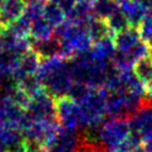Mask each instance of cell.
I'll return each instance as SVG.
<instances>
[{"label": "cell", "instance_id": "obj_1", "mask_svg": "<svg viewBox=\"0 0 152 152\" xmlns=\"http://www.w3.org/2000/svg\"><path fill=\"white\" fill-rule=\"evenodd\" d=\"M36 75L44 90L56 100L68 96L75 82L71 59L68 57L57 56L43 59Z\"/></svg>", "mask_w": 152, "mask_h": 152}, {"label": "cell", "instance_id": "obj_2", "mask_svg": "<svg viewBox=\"0 0 152 152\" xmlns=\"http://www.w3.org/2000/svg\"><path fill=\"white\" fill-rule=\"evenodd\" d=\"M83 114V128L100 126L106 114V92L104 88L91 87L87 94L77 102Z\"/></svg>", "mask_w": 152, "mask_h": 152}, {"label": "cell", "instance_id": "obj_3", "mask_svg": "<svg viewBox=\"0 0 152 152\" xmlns=\"http://www.w3.org/2000/svg\"><path fill=\"white\" fill-rule=\"evenodd\" d=\"M129 120L110 119L102 122L99 126V143L101 147L106 148L107 151H113L130 137Z\"/></svg>", "mask_w": 152, "mask_h": 152}, {"label": "cell", "instance_id": "obj_4", "mask_svg": "<svg viewBox=\"0 0 152 152\" xmlns=\"http://www.w3.org/2000/svg\"><path fill=\"white\" fill-rule=\"evenodd\" d=\"M25 111L29 120L33 122L57 120L56 99L43 90L36 95L30 96Z\"/></svg>", "mask_w": 152, "mask_h": 152}, {"label": "cell", "instance_id": "obj_5", "mask_svg": "<svg viewBox=\"0 0 152 152\" xmlns=\"http://www.w3.org/2000/svg\"><path fill=\"white\" fill-rule=\"evenodd\" d=\"M56 115L62 126L69 129L83 128V114L80 104L65 96L56 100Z\"/></svg>", "mask_w": 152, "mask_h": 152}, {"label": "cell", "instance_id": "obj_6", "mask_svg": "<svg viewBox=\"0 0 152 152\" xmlns=\"http://www.w3.org/2000/svg\"><path fill=\"white\" fill-rule=\"evenodd\" d=\"M131 135L142 143L152 140V100H147L143 107L129 119Z\"/></svg>", "mask_w": 152, "mask_h": 152}, {"label": "cell", "instance_id": "obj_7", "mask_svg": "<svg viewBox=\"0 0 152 152\" xmlns=\"http://www.w3.org/2000/svg\"><path fill=\"white\" fill-rule=\"evenodd\" d=\"M26 0H0V24L7 28L25 11Z\"/></svg>", "mask_w": 152, "mask_h": 152}, {"label": "cell", "instance_id": "obj_8", "mask_svg": "<svg viewBox=\"0 0 152 152\" xmlns=\"http://www.w3.org/2000/svg\"><path fill=\"white\" fill-rule=\"evenodd\" d=\"M30 48L40 57V59L62 56V44L54 35L48 38L34 40L31 42Z\"/></svg>", "mask_w": 152, "mask_h": 152}, {"label": "cell", "instance_id": "obj_9", "mask_svg": "<svg viewBox=\"0 0 152 152\" xmlns=\"http://www.w3.org/2000/svg\"><path fill=\"white\" fill-rule=\"evenodd\" d=\"M40 62H42L40 57L30 48L29 50L24 53L21 57L19 58L18 66L16 68V71L14 72L12 77L16 81H18L24 76L35 75L39 68Z\"/></svg>", "mask_w": 152, "mask_h": 152}, {"label": "cell", "instance_id": "obj_10", "mask_svg": "<svg viewBox=\"0 0 152 152\" xmlns=\"http://www.w3.org/2000/svg\"><path fill=\"white\" fill-rule=\"evenodd\" d=\"M119 8L125 15L130 26L137 28L141 24L148 10L139 0H121Z\"/></svg>", "mask_w": 152, "mask_h": 152}, {"label": "cell", "instance_id": "obj_11", "mask_svg": "<svg viewBox=\"0 0 152 152\" xmlns=\"http://www.w3.org/2000/svg\"><path fill=\"white\" fill-rule=\"evenodd\" d=\"M82 141V137L76 129L62 128L57 132L52 147L64 150H77ZM50 147V148H52Z\"/></svg>", "mask_w": 152, "mask_h": 152}, {"label": "cell", "instance_id": "obj_12", "mask_svg": "<svg viewBox=\"0 0 152 152\" xmlns=\"http://www.w3.org/2000/svg\"><path fill=\"white\" fill-rule=\"evenodd\" d=\"M87 30H88V35H90L93 44L103 42L105 39L112 38L114 36L111 31V29H110L107 23H106V20L95 18V17L88 23Z\"/></svg>", "mask_w": 152, "mask_h": 152}, {"label": "cell", "instance_id": "obj_13", "mask_svg": "<svg viewBox=\"0 0 152 152\" xmlns=\"http://www.w3.org/2000/svg\"><path fill=\"white\" fill-rule=\"evenodd\" d=\"M20 57L21 55L17 53L2 48L0 50V76H12Z\"/></svg>", "mask_w": 152, "mask_h": 152}, {"label": "cell", "instance_id": "obj_14", "mask_svg": "<svg viewBox=\"0 0 152 152\" xmlns=\"http://www.w3.org/2000/svg\"><path fill=\"white\" fill-rule=\"evenodd\" d=\"M54 30L55 27L43 16L31 23L29 37H31L34 40L48 38L54 35Z\"/></svg>", "mask_w": 152, "mask_h": 152}, {"label": "cell", "instance_id": "obj_15", "mask_svg": "<svg viewBox=\"0 0 152 152\" xmlns=\"http://www.w3.org/2000/svg\"><path fill=\"white\" fill-rule=\"evenodd\" d=\"M133 72L144 85L152 82V57L150 55L140 58L133 66Z\"/></svg>", "mask_w": 152, "mask_h": 152}, {"label": "cell", "instance_id": "obj_16", "mask_svg": "<svg viewBox=\"0 0 152 152\" xmlns=\"http://www.w3.org/2000/svg\"><path fill=\"white\" fill-rule=\"evenodd\" d=\"M92 9L95 18L106 20L119 9V4L116 2V0H94V2L92 4Z\"/></svg>", "mask_w": 152, "mask_h": 152}, {"label": "cell", "instance_id": "obj_17", "mask_svg": "<svg viewBox=\"0 0 152 152\" xmlns=\"http://www.w3.org/2000/svg\"><path fill=\"white\" fill-rule=\"evenodd\" d=\"M17 83H18L19 88L23 91V92H25L29 97L36 95L37 93H39V92H42L44 90L43 85H42L40 81L38 80L36 74L35 75L24 76L20 80H18Z\"/></svg>", "mask_w": 152, "mask_h": 152}, {"label": "cell", "instance_id": "obj_18", "mask_svg": "<svg viewBox=\"0 0 152 152\" xmlns=\"http://www.w3.org/2000/svg\"><path fill=\"white\" fill-rule=\"evenodd\" d=\"M46 2H47V0H29L26 2L24 16L30 21V24L34 20L44 16Z\"/></svg>", "mask_w": 152, "mask_h": 152}, {"label": "cell", "instance_id": "obj_19", "mask_svg": "<svg viewBox=\"0 0 152 152\" xmlns=\"http://www.w3.org/2000/svg\"><path fill=\"white\" fill-rule=\"evenodd\" d=\"M44 17L47 19L54 27L62 24L63 21L66 19V16L64 15L62 9L59 8V6L57 5L56 2H52V1L46 2L45 10H44Z\"/></svg>", "mask_w": 152, "mask_h": 152}, {"label": "cell", "instance_id": "obj_20", "mask_svg": "<svg viewBox=\"0 0 152 152\" xmlns=\"http://www.w3.org/2000/svg\"><path fill=\"white\" fill-rule=\"evenodd\" d=\"M106 23L109 25L110 29H111V31H112L113 35L121 33V31H123L124 29L130 27L128 19L125 17V15L120 10V8L106 19Z\"/></svg>", "mask_w": 152, "mask_h": 152}, {"label": "cell", "instance_id": "obj_21", "mask_svg": "<svg viewBox=\"0 0 152 152\" xmlns=\"http://www.w3.org/2000/svg\"><path fill=\"white\" fill-rule=\"evenodd\" d=\"M139 34L144 43L152 47V8L147 10V14L138 27Z\"/></svg>", "mask_w": 152, "mask_h": 152}, {"label": "cell", "instance_id": "obj_22", "mask_svg": "<svg viewBox=\"0 0 152 152\" xmlns=\"http://www.w3.org/2000/svg\"><path fill=\"white\" fill-rule=\"evenodd\" d=\"M30 25H31L30 21L23 15L20 18H18L12 24H10L7 29L18 37H29Z\"/></svg>", "mask_w": 152, "mask_h": 152}, {"label": "cell", "instance_id": "obj_23", "mask_svg": "<svg viewBox=\"0 0 152 152\" xmlns=\"http://www.w3.org/2000/svg\"><path fill=\"white\" fill-rule=\"evenodd\" d=\"M77 1H78V0H57L56 4L59 6V8L62 9L64 15L67 17V16H69V14L73 11L75 5L77 4Z\"/></svg>", "mask_w": 152, "mask_h": 152}, {"label": "cell", "instance_id": "obj_24", "mask_svg": "<svg viewBox=\"0 0 152 152\" xmlns=\"http://www.w3.org/2000/svg\"><path fill=\"white\" fill-rule=\"evenodd\" d=\"M44 152H78L77 150H64V149H58V148H47Z\"/></svg>", "mask_w": 152, "mask_h": 152}, {"label": "cell", "instance_id": "obj_25", "mask_svg": "<svg viewBox=\"0 0 152 152\" xmlns=\"http://www.w3.org/2000/svg\"><path fill=\"white\" fill-rule=\"evenodd\" d=\"M145 94L150 100H152V82H150L148 85H145Z\"/></svg>", "mask_w": 152, "mask_h": 152}, {"label": "cell", "instance_id": "obj_26", "mask_svg": "<svg viewBox=\"0 0 152 152\" xmlns=\"http://www.w3.org/2000/svg\"><path fill=\"white\" fill-rule=\"evenodd\" d=\"M0 152H6V147L4 139H2V132H1V128H0Z\"/></svg>", "mask_w": 152, "mask_h": 152}, {"label": "cell", "instance_id": "obj_27", "mask_svg": "<svg viewBox=\"0 0 152 152\" xmlns=\"http://www.w3.org/2000/svg\"><path fill=\"white\" fill-rule=\"evenodd\" d=\"M141 4H142L147 9H150L152 8V0H139Z\"/></svg>", "mask_w": 152, "mask_h": 152}, {"label": "cell", "instance_id": "obj_28", "mask_svg": "<svg viewBox=\"0 0 152 152\" xmlns=\"http://www.w3.org/2000/svg\"><path fill=\"white\" fill-rule=\"evenodd\" d=\"M149 55L152 57V47H150V53H149Z\"/></svg>", "mask_w": 152, "mask_h": 152}, {"label": "cell", "instance_id": "obj_29", "mask_svg": "<svg viewBox=\"0 0 152 152\" xmlns=\"http://www.w3.org/2000/svg\"><path fill=\"white\" fill-rule=\"evenodd\" d=\"M94 152H103V151H94Z\"/></svg>", "mask_w": 152, "mask_h": 152}]
</instances>
